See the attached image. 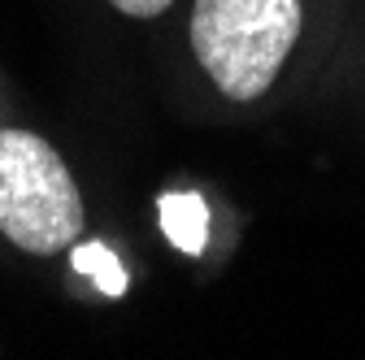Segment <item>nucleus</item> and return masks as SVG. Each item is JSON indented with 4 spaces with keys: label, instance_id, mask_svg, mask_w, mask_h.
Segmentation results:
<instances>
[{
    "label": "nucleus",
    "instance_id": "obj_1",
    "mask_svg": "<svg viewBox=\"0 0 365 360\" xmlns=\"http://www.w3.org/2000/svg\"><path fill=\"white\" fill-rule=\"evenodd\" d=\"M300 39V0H196L192 53L231 100H257Z\"/></svg>",
    "mask_w": 365,
    "mask_h": 360
},
{
    "label": "nucleus",
    "instance_id": "obj_2",
    "mask_svg": "<svg viewBox=\"0 0 365 360\" xmlns=\"http://www.w3.org/2000/svg\"><path fill=\"white\" fill-rule=\"evenodd\" d=\"M83 196L57 148L31 130H0V235L31 256L83 239Z\"/></svg>",
    "mask_w": 365,
    "mask_h": 360
},
{
    "label": "nucleus",
    "instance_id": "obj_3",
    "mask_svg": "<svg viewBox=\"0 0 365 360\" xmlns=\"http://www.w3.org/2000/svg\"><path fill=\"white\" fill-rule=\"evenodd\" d=\"M161 208V231L165 239L178 248V252H187V256H200L205 243H209V208L196 191H165L157 200Z\"/></svg>",
    "mask_w": 365,
    "mask_h": 360
},
{
    "label": "nucleus",
    "instance_id": "obj_4",
    "mask_svg": "<svg viewBox=\"0 0 365 360\" xmlns=\"http://www.w3.org/2000/svg\"><path fill=\"white\" fill-rule=\"evenodd\" d=\"M70 265H74V274H87L109 300L126 295V269H122L113 248H105V243H70Z\"/></svg>",
    "mask_w": 365,
    "mask_h": 360
},
{
    "label": "nucleus",
    "instance_id": "obj_5",
    "mask_svg": "<svg viewBox=\"0 0 365 360\" xmlns=\"http://www.w3.org/2000/svg\"><path fill=\"white\" fill-rule=\"evenodd\" d=\"M113 9H122L126 18H157V14H165L174 0H109Z\"/></svg>",
    "mask_w": 365,
    "mask_h": 360
}]
</instances>
